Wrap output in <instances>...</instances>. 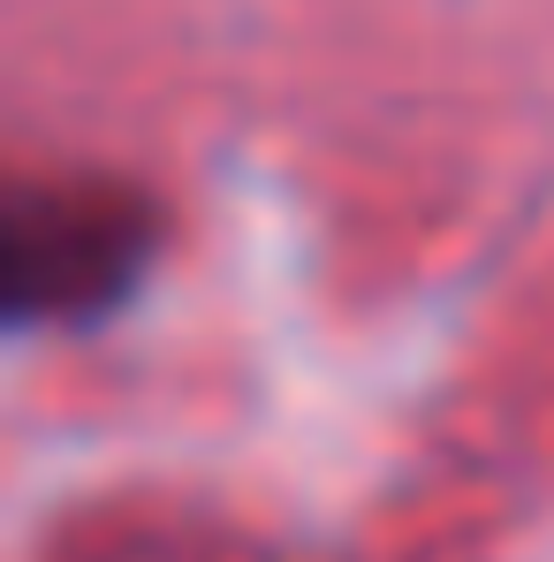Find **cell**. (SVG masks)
Listing matches in <instances>:
<instances>
[{
	"instance_id": "obj_1",
	"label": "cell",
	"mask_w": 554,
	"mask_h": 562,
	"mask_svg": "<svg viewBox=\"0 0 554 562\" xmlns=\"http://www.w3.org/2000/svg\"><path fill=\"white\" fill-rule=\"evenodd\" d=\"M137 259H145V221L129 198H84V190L23 198L15 304L23 312H92L129 281Z\"/></svg>"
}]
</instances>
